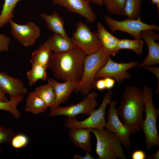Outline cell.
Segmentation results:
<instances>
[{
  "mask_svg": "<svg viewBox=\"0 0 159 159\" xmlns=\"http://www.w3.org/2000/svg\"><path fill=\"white\" fill-rule=\"evenodd\" d=\"M96 88L99 90H102L106 89L104 79L98 80L96 84Z\"/></svg>",
  "mask_w": 159,
  "mask_h": 159,
  "instance_id": "d590c367",
  "label": "cell"
},
{
  "mask_svg": "<svg viewBox=\"0 0 159 159\" xmlns=\"http://www.w3.org/2000/svg\"><path fill=\"white\" fill-rule=\"evenodd\" d=\"M110 56L103 47L96 52L86 56L82 78L74 90L76 93L79 92L83 95L90 93L97 72L106 63Z\"/></svg>",
  "mask_w": 159,
  "mask_h": 159,
  "instance_id": "5b68a950",
  "label": "cell"
},
{
  "mask_svg": "<svg viewBox=\"0 0 159 159\" xmlns=\"http://www.w3.org/2000/svg\"><path fill=\"white\" fill-rule=\"evenodd\" d=\"M90 3L92 2L100 6H102L103 4V0H85Z\"/></svg>",
  "mask_w": 159,
  "mask_h": 159,
  "instance_id": "ab89813d",
  "label": "cell"
},
{
  "mask_svg": "<svg viewBox=\"0 0 159 159\" xmlns=\"http://www.w3.org/2000/svg\"><path fill=\"white\" fill-rule=\"evenodd\" d=\"M144 43L142 39L132 40L127 39H120L118 47L121 49H130L133 50L139 55L142 53L143 47Z\"/></svg>",
  "mask_w": 159,
  "mask_h": 159,
  "instance_id": "4316f807",
  "label": "cell"
},
{
  "mask_svg": "<svg viewBox=\"0 0 159 159\" xmlns=\"http://www.w3.org/2000/svg\"><path fill=\"white\" fill-rule=\"evenodd\" d=\"M15 135V132L11 128H7L0 125V145L11 143L12 138ZM2 150L0 147V152Z\"/></svg>",
  "mask_w": 159,
  "mask_h": 159,
  "instance_id": "f546056e",
  "label": "cell"
},
{
  "mask_svg": "<svg viewBox=\"0 0 159 159\" xmlns=\"http://www.w3.org/2000/svg\"><path fill=\"white\" fill-rule=\"evenodd\" d=\"M21 0H4L3 8L0 14V25H6L13 18L14 8L17 3Z\"/></svg>",
  "mask_w": 159,
  "mask_h": 159,
  "instance_id": "484cf974",
  "label": "cell"
},
{
  "mask_svg": "<svg viewBox=\"0 0 159 159\" xmlns=\"http://www.w3.org/2000/svg\"><path fill=\"white\" fill-rule=\"evenodd\" d=\"M53 52L46 42L32 52L30 62L41 65L48 69L50 68Z\"/></svg>",
  "mask_w": 159,
  "mask_h": 159,
  "instance_id": "ffe728a7",
  "label": "cell"
},
{
  "mask_svg": "<svg viewBox=\"0 0 159 159\" xmlns=\"http://www.w3.org/2000/svg\"><path fill=\"white\" fill-rule=\"evenodd\" d=\"M47 80L54 88L56 95L54 103L50 108V110L55 109L60 106V104L67 101L79 83L74 81L59 83L52 78H47Z\"/></svg>",
  "mask_w": 159,
  "mask_h": 159,
  "instance_id": "9a60e30c",
  "label": "cell"
},
{
  "mask_svg": "<svg viewBox=\"0 0 159 159\" xmlns=\"http://www.w3.org/2000/svg\"><path fill=\"white\" fill-rule=\"evenodd\" d=\"M126 0H103L110 13L118 15H125V7Z\"/></svg>",
  "mask_w": 159,
  "mask_h": 159,
  "instance_id": "f1b7e54d",
  "label": "cell"
},
{
  "mask_svg": "<svg viewBox=\"0 0 159 159\" xmlns=\"http://www.w3.org/2000/svg\"><path fill=\"white\" fill-rule=\"evenodd\" d=\"M146 158L145 153L141 150H137L134 151L132 154V159H145Z\"/></svg>",
  "mask_w": 159,
  "mask_h": 159,
  "instance_id": "836d02e7",
  "label": "cell"
},
{
  "mask_svg": "<svg viewBox=\"0 0 159 159\" xmlns=\"http://www.w3.org/2000/svg\"><path fill=\"white\" fill-rule=\"evenodd\" d=\"M142 39L146 42L148 52L144 60L136 66L141 68L145 66H151L159 64V43L155 40H159V34L152 29L142 31L140 33Z\"/></svg>",
  "mask_w": 159,
  "mask_h": 159,
  "instance_id": "4fadbf2b",
  "label": "cell"
},
{
  "mask_svg": "<svg viewBox=\"0 0 159 159\" xmlns=\"http://www.w3.org/2000/svg\"><path fill=\"white\" fill-rule=\"evenodd\" d=\"M86 155L84 157H82L81 155H76L73 157L74 159H95L89 153V152H86Z\"/></svg>",
  "mask_w": 159,
  "mask_h": 159,
  "instance_id": "8d00e7d4",
  "label": "cell"
},
{
  "mask_svg": "<svg viewBox=\"0 0 159 159\" xmlns=\"http://www.w3.org/2000/svg\"><path fill=\"white\" fill-rule=\"evenodd\" d=\"M1 27L0 25V29ZM10 38L4 34H0V52H8L9 50Z\"/></svg>",
  "mask_w": 159,
  "mask_h": 159,
  "instance_id": "1f68e13d",
  "label": "cell"
},
{
  "mask_svg": "<svg viewBox=\"0 0 159 159\" xmlns=\"http://www.w3.org/2000/svg\"><path fill=\"white\" fill-rule=\"evenodd\" d=\"M70 40L74 47L86 55L93 54L102 47L97 32L91 31L89 27L82 21L77 24Z\"/></svg>",
  "mask_w": 159,
  "mask_h": 159,
  "instance_id": "52a82bcc",
  "label": "cell"
},
{
  "mask_svg": "<svg viewBox=\"0 0 159 159\" xmlns=\"http://www.w3.org/2000/svg\"><path fill=\"white\" fill-rule=\"evenodd\" d=\"M97 33L102 47L110 56H115L119 51L120 39L109 32L100 22L97 24Z\"/></svg>",
  "mask_w": 159,
  "mask_h": 159,
  "instance_id": "e0dca14e",
  "label": "cell"
},
{
  "mask_svg": "<svg viewBox=\"0 0 159 159\" xmlns=\"http://www.w3.org/2000/svg\"><path fill=\"white\" fill-rule=\"evenodd\" d=\"M0 89L9 97L24 95L28 93L27 89L21 80L10 76L4 72H0Z\"/></svg>",
  "mask_w": 159,
  "mask_h": 159,
  "instance_id": "2e32d148",
  "label": "cell"
},
{
  "mask_svg": "<svg viewBox=\"0 0 159 159\" xmlns=\"http://www.w3.org/2000/svg\"><path fill=\"white\" fill-rule=\"evenodd\" d=\"M48 107L43 100L32 91L30 92L28 95L24 110L37 115L44 112Z\"/></svg>",
  "mask_w": 159,
  "mask_h": 159,
  "instance_id": "7402d4cb",
  "label": "cell"
},
{
  "mask_svg": "<svg viewBox=\"0 0 159 159\" xmlns=\"http://www.w3.org/2000/svg\"><path fill=\"white\" fill-rule=\"evenodd\" d=\"M106 89H111L115 84V81L112 78L109 77H106L104 79Z\"/></svg>",
  "mask_w": 159,
  "mask_h": 159,
  "instance_id": "e575fe53",
  "label": "cell"
},
{
  "mask_svg": "<svg viewBox=\"0 0 159 159\" xmlns=\"http://www.w3.org/2000/svg\"><path fill=\"white\" fill-rule=\"evenodd\" d=\"M86 56L74 47L65 52H53L49 68L57 79L64 82L74 81L80 82L82 78Z\"/></svg>",
  "mask_w": 159,
  "mask_h": 159,
  "instance_id": "7a4b0ae2",
  "label": "cell"
},
{
  "mask_svg": "<svg viewBox=\"0 0 159 159\" xmlns=\"http://www.w3.org/2000/svg\"><path fill=\"white\" fill-rule=\"evenodd\" d=\"M40 16L44 21L47 28L50 31L67 39H70L64 28V19L56 10L50 15L42 13L40 14Z\"/></svg>",
  "mask_w": 159,
  "mask_h": 159,
  "instance_id": "d6986e66",
  "label": "cell"
},
{
  "mask_svg": "<svg viewBox=\"0 0 159 159\" xmlns=\"http://www.w3.org/2000/svg\"><path fill=\"white\" fill-rule=\"evenodd\" d=\"M91 132V129L90 128L70 129L69 136L71 141L75 146L89 153L92 149L90 142Z\"/></svg>",
  "mask_w": 159,
  "mask_h": 159,
  "instance_id": "ac0fdd59",
  "label": "cell"
},
{
  "mask_svg": "<svg viewBox=\"0 0 159 159\" xmlns=\"http://www.w3.org/2000/svg\"><path fill=\"white\" fill-rule=\"evenodd\" d=\"M31 69L26 72V77L30 86L35 85L39 80H47V69L37 64L32 63Z\"/></svg>",
  "mask_w": 159,
  "mask_h": 159,
  "instance_id": "d4e9b609",
  "label": "cell"
},
{
  "mask_svg": "<svg viewBox=\"0 0 159 159\" xmlns=\"http://www.w3.org/2000/svg\"><path fill=\"white\" fill-rule=\"evenodd\" d=\"M138 64L137 61L129 63H117L112 60L110 56L106 63L98 70L95 77L112 78L117 83L120 84L130 78V73L127 71L136 67Z\"/></svg>",
  "mask_w": 159,
  "mask_h": 159,
  "instance_id": "30bf717a",
  "label": "cell"
},
{
  "mask_svg": "<svg viewBox=\"0 0 159 159\" xmlns=\"http://www.w3.org/2000/svg\"><path fill=\"white\" fill-rule=\"evenodd\" d=\"M141 0H126L125 7V16L127 18L136 19L140 16Z\"/></svg>",
  "mask_w": 159,
  "mask_h": 159,
  "instance_id": "83f0119b",
  "label": "cell"
},
{
  "mask_svg": "<svg viewBox=\"0 0 159 159\" xmlns=\"http://www.w3.org/2000/svg\"><path fill=\"white\" fill-rule=\"evenodd\" d=\"M116 109L118 116L132 134H134L142 129L145 106L141 89L135 86L127 85Z\"/></svg>",
  "mask_w": 159,
  "mask_h": 159,
  "instance_id": "6da1fadb",
  "label": "cell"
},
{
  "mask_svg": "<svg viewBox=\"0 0 159 159\" xmlns=\"http://www.w3.org/2000/svg\"><path fill=\"white\" fill-rule=\"evenodd\" d=\"M9 23L11 34L24 47L33 46L40 37L39 27L32 22L29 21L25 24H19L12 19Z\"/></svg>",
  "mask_w": 159,
  "mask_h": 159,
  "instance_id": "7c38bea8",
  "label": "cell"
},
{
  "mask_svg": "<svg viewBox=\"0 0 159 159\" xmlns=\"http://www.w3.org/2000/svg\"><path fill=\"white\" fill-rule=\"evenodd\" d=\"M52 2L54 5L65 8L70 12L83 16L87 23H93L96 21L95 13L90 3L85 0H52Z\"/></svg>",
  "mask_w": 159,
  "mask_h": 159,
  "instance_id": "5bb4252c",
  "label": "cell"
},
{
  "mask_svg": "<svg viewBox=\"0 0 159 159\" xmlns=\"http://www.w3.org/2000/svg\"><path fill=\"white\" fill-rule=\"evenodd\" d=\"M142 91L146 114L142 129L146 140V148L148 150L154 146H159V137L156 126V120L159 114V109L155 107L153 103V89L144 85Z\"/></svg>",
  "mask_w": 159,
  "mask_h": 159,
  "instance_id": "3957f363",
  "label": "cell"
},
{
  "mask_svg": "<svg viewBox=\"0 0 159 159\" xmlns=\"http://www.w3.org/2000/svg\"><path fill=\"white\" fill-rule=\"evenodd\" d=\"M97 140L96 152L99 159H126L122 143L117 135L104 127L91 129Z\"/></svg>",
  "mask_w": 159,
  "mask_h": 159,
  "instance_id": "277c9868",
  "label": "cell"
},
{
  "mask_svg": "<svg viewBox=\"0 0 159 159\" xmlns=\"http://www.w3.org/2000/svg\"><path fill=\"white\" fill-rule=\"evenodd\" d=\"M0 159H1V157H0Z\"/></svg>",
  "mask_w": 159,
  "mask_h": 159,
  "instance_id": "7bdbcfd3",
  "label": "cell"
},
{
  "mask_svg": "<svg viewBox=\"0 0 159 159\" xmlns=\"http://www.w3.org/2000/svg\"><path fill=\"white\" fill-rule=\"evenodd\" d=\"M29 142V138L26 135L19 134L15 135L13 137L11 143L13 147L16 149H19L26 146Z\"/></svg>",
  "mask_w": 159,
  "mask_h": 159,
  "instance_id": "4dcf8cb0",
  "label": "cell"
},
{
  "mask_svg": "<svg viewBox=\"0 0 159 159\" xmlns=\"http://www.w3.org/2000/svg\"><path fill=\"white\" fill-rule=\"evenodd\" d=\"M152 3L157 5V7L158 9V12L159 13V0H151Z\"/></svg>",
  "mask_w": 159,
  "mask_h": 159,
  "instance_id": "60d3db41",
  "label": "cell"
},
{
  "mask_svg": "<svg viewBox=\"0 0 159 159\" xmlns=\"http://www.w3.org/2000/svg\"><path fill=\"white\" fill-rule=\"evenodd\" d=\"M117 104V102L114 100L111 99L110 100L107 114V120L105 127L115 134L120 140L124 147L129 150L132 145L130 139L131 132L127 127L120 120L115 108V105Z\"/></svg>",
  "mask_w": 159,
  "mask_h": 159,
  "instance_id": "8fae6325",
  "label": "cell"
},
{
  "mask_svg": "<svg viewBox=\"0 0 159 159\" xmlns=\"http://www.w3.org/2000/svg\"><path fill=\"white\" fill-rule=\"evenodd\" d=\"M33 92L40 97L50 108L54 105L55 93L53 87L48 82L44 85L37 87Z\"/></svg>",
  "mask_w": 159,
  "mask_h": 159,
  "instance_id": "603a6c76",
  "label": "cell"
},
{
  "mask_svg": "<svg viewBox=\"0 0 159 159\" xmlns=\"http://www.w3.org/2000/svg\"><path fill=\"white\" fill-rule=\"evenodd\" d=\"M9 100L5 94L0 89V101L6 102Z\"/></svg>",
  "mask_w": 159,
  "mask_h": 159,
  "instance_id": "f35d334b",
  "label": "cell"
},
{
  "mask_svg": "<svg viewBox=\"0 0 159 159\" xmlns=\"http://www.w3.org/2000/svg\"><path fill=\"white\" fill-rule=\"evenodd\" d=\"M147 159H159V149L153 154L148 155L146 158Z\"/></svg>",
  "mask_w": 159,
  "mask_h": 159,
  "instance_id": "74e56055",
  "label": "cell"
},
{
  "mask_svg": "<svg viewBox=\"0 0 159 159\" xmlns=\"http://www.w3.org/2000/svg\"><path fill=\"white\" fill-rule=\"evenodd\" d=\"M10 100L6 102L0 101V110L10 112L16 120L21 117V114L17 109L18 105L24 99V95L9 97Z\"/></svg>",
  "mask_w": 159,
  "mask_h": 159,
  "instance_id": "cb8c5ba5",
  "label": "cell"
},
{
  "mask_svg": "<svg viewBox=\"0 0 159 159\" xmlns=\"http://www.w3.org/2000/svg\"><path fill=\"white\" fill-rule=\"evenodd\" d=\"M1 66V62H0V67Z\"/></svg>",
  "mask_w": 159,
  "mask_h": 159,
  "instance_id": "b9f144b4",
  "label": "cell"
},
{
  "mask_svg": "<svg viewBox=\"0 0 159 159\" xmlns=\"http://www.w3.org/2000/svg\"><path fill=\"white\" fill-rule=\"evenodd\" d=\"M97 97L96 92H91L86 95L79 103L68 107H62L60 106L50 110L49 115L51 117L63 115L68 118L76 116L80 114L89 116L96 110V107L98 105L97 100Z\"/></svg>",
  "mask_w": 159,
  "mask_h": 159,
  "instance_id": "9c48e42d",
  "label": "cell"
},
{
  "mask_svg": "<svg viewBox=\"0 0 159 159\" xmlns=\"http://www.w3.org/2000/svg\"><path fill=\"white\" fill-rule=\"evenodd\" d=\"M53 53H58L69 51L74 47L70 39L55 34H52L46 42Z\"/></svg>",
  "mask_w": 159,
  "mask_h": 159,
  "instance_id": "44dd1931",
  "label": "cell"
},
{
  "mask_svg": "<svg viewBox=\"0 0 159 159\" xmlns=\"http://www.w3.org/2000/svg\"><path fill=\"white\" fill-rule=\"evenodd\" d=\"M112 93L109 89L105 95L102 103L98 108L92 112L86 119L81 121L76 120L77 116L68 118L64 123L65 128L70 130L77 128L101 129L105 127V110L109 104Z\"/></svg>",
  "mask_w": 159,
  "mask_h": 159,
  "instance_id": "8992f818",
  "label": "cell"
},
{
  "mask_svg": "<svg viewBox=\"0 0 159 159\" xmlns=\"http://www.w3.org/2000/svg\"><path fill=\"white\" fill-rule=\"evenodd\" d=\"M105 23L112 32L120 31L129 34L135 39H141L140 32L143 31L152 29L156 31L159 30L158 25L155 24H148L142 22L139 16L136 19L127 18L122 21H118L108 15L104 17Z\"/></svg>",
  "mask_w": 159,
  "mask_h": 159,
  "instance_id": "ba28073f",
  "label": "cell"
},
{
  "mask_svg": "<svg viewBox=\"0 0 159 159\" xmlns=\"http://www.w3.org/2000/svg\"><path fill=\"white\" fill-rule=\"evenodd\" d=\"M144 68L150 72L154 74L156 76L158 81V83L157 85V89L155 92L156 94L158 93L159 91V68L156 67L151 66H147Z\"/></svg>",
  "mask_w": 159,
  "mask_h": 159,
  "instance_id": "d6a6232c",
  "label": "cell"
}]
</instances>
